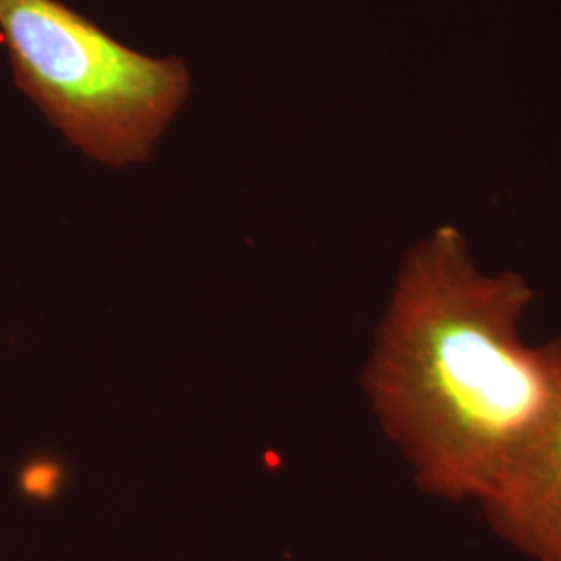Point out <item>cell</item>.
<instances>
[{"mask_svg":"<svg viewBox=\"0 0 561 561\" xmlns=\"http://www.w3.org/2000/svg\"><path fill=\"white\" fill-rule=\"evenodd\" d=\"M533 301L526 280L484 275L449 231L403 264L364 389L426 495L481 502L541 421L556 375L549 345L522 340Z\"/></svg>","mask_w":561,"mask_h":561,"instance_id":"6da1fadb","label":"cell"},{"mask_svg":"<svg viewBox=\"0 0 561 561\" xmlns=\"http://www.w3.org/2000/svg\"><path fill=\"white\" fill-rule=\"evenodd\" d=\"M0 38L21 92L108 167L148 161L192 90L183 60L141 55L59 0H0Z\"/></svg>","mask_w":561,"mask_h":561,"instance_id":"7a4b0ae2","label":"cell"},{"mask_svg":"<svg viewBox=\"0 0 561 561\" xmlns=\"http://www.w3.org/2000/svg\"><path fill=\"white\" fill-rule=\"evenodd\" d=\"M547 345L556 375L551 401L479 502L491 530L533 561H561V335Z\"/></svg>","mask_w":561,"mask_h":561,"instance_id":"3957f363","label":"cell"},{"mask_svg":"<svg viewBox=\"0 0 561 561\" xmlns=\"http://www.w3.org/2000/svg\"><path fill=\"white\" fill-rule=\"evenodd\" d=\"M60 468L53 461L38 460L21 472V486L27 495L48 500L59 491Z\"/></svg>","mask_w":561,"mask_h":561,"instance_id":"277c9868","label":"cell"}]
</instances>
